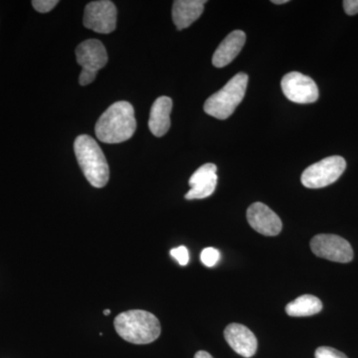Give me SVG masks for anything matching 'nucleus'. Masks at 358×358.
<instances>
[{"mask_svg": "<svg viewBox=\"0 0 358 358\" xmlns=\"http://www.w3.org/2000/svg\"><path fill=\"white\" fill-rule=\"evenodd\" d=\"M136 129L134 110L131 103L121 101L110 106L96 122L95 133L105 143H120L129 140Z\"/></svg>", "mask_w": 358, "mask_h": 358, "instance_id": "nucleus-1", "label": "nucleus"}, {"mask_svg": "<svg viewBox=\"0 0 358 358\" xmlns=\"http://www.w3.org/2000/svg\"><path fill=\"white\" fill-rule=\"evenodd\" d=\"M114 324L117 334L134 345L154 343L162 333L159 320L147 310H131L120 313L115 317Z\"/></svg>", "mask_w": 358, "mask_h": 358, "instance_id": "nucleus-2", "label": "nucleus"}, {"mask_svg": "<svg viewBox=\"0 0 358 358\" xmlns=\"http://www.w3.org/2000/svg\"><path fill=\"white\" fill-rule=\"evenodd\" d=\"M74 152L90 185L96 188L107 185L110 178L109 164L96 141L92 136L81 134L75 140Z\"/></svg>", "mask_w": 358, "mask_h": 358, "instance_id": "nucleus-3", "label": "nucleus"}, {"mask_svg": "<svg viewBox=\"0 0 358 358\" xmlns=\"http://www.w3.org/2000/svg\"><path fill=\"white\" fill-rule=\"evenodd\" d=\"M248 79V75L238 73L217 93L207 99L204 112L215 119H228L243 100Z\"/></svg>", "mask_w": 358, "mask_h": 358, "instance_id": "nucleus-4", "label": "nucleus"}, {"mask_svg": "<svg viewBox=\"0 0 358 358\" xmlns=\"http://www.w3.org/2000/svg\"><path fill=\"white\" fill-rule=\"evenodd\" d=\"M345 169V159L339 155H333L308 166L301 174V181L305 187L312 189L327 187L336 182Z\"/></svg>", "mask_w": 358, "mask_h": 358, "instance_id": "nucleus-5", "label": "nucleus"}, {"mask_svg": "<svg viewBox=\"0 0 358 358\" xmlns=\"http://www.w3.org/2000/svg\"><path fill=\"white\" fill-rule=\"evenodd\" d=\"M77 63L83 69L80 74L79 83L87 86L95 81L96 73L108 63V53L100 40L89 39L82 42L76 48Z\"/></svg>", "mask_w": 358, "mask_h": 358, "instance_id": "nucleus-6", "label": "nucleus"}, {"mask_svg": "<svg viewBox=\"0 0 358 358\" xmlns=\"http://www.w3.org/2000/svg\"><path fill=\"white\" fill-rule=\"evenodd\" d=\"M310 249L315 256L336 263H350L353 250L345 238L334 234H319L310 241Z\"/></svg>", "mask_w": 358, "mask_h": 358, "instance_id": "nucleus-7", "label": "nucleus"}, {"mask_svg": "<svg viewBox=\"0 0 358 358\" xmlns=\"http://www.w3.org/2000/svg\"><path fill=\"white\" fill-rule=\"evenodd\" d=\"M117 11L109 0L90 2L85 8L84 26L101 34H109L117 27Z\"/></svg>", "mask_w": 358, "mask_h": 358, "instance_id": "nucleus-8", "label": "nucleus"}, {"mask_svg": "<svg viewBox=\"0 0 358 358\" xmlns=\"http://www.w3.org/2000/svg\"><path fill=\"white\" fill-rule=\"evenodd\" d=\"M284 95L291 102L312 103L319 99V89L312 78L299 72H291L282 79Z\"/></svg>", "mask_w": 358, "mask_h": 358, "instance_id": "nucleus-9", "label": "nucleus"}, {"mask_svg": "<svg viewBox=\"0 0 358 358\" xmlns=\"http://www.w3.org/2000/svg\"><path fill=\"white\" fill-rule=\"evenodd\" d=\"M247 220L254 230L264 236H277L281 233V219L262 202L250 205L247 210Z\"/></svg>", "mask_w": 358, "mask_h": 358, "instance_id": "nucleus-10", "label": "nucleus"}, {"mask_svg": "<svg viewBox=\"0 0 358 358\" xmlns=\"http://www.w3.org/2000/svg\"><path fill=\"white\" fill-rule=\"evenodd\" d=\"M217 166L214 164H205L200 166L189 178L190 190L185 199H203L215 192L217 185Z\"/></svg>", "mask_w": 358, "mask_h": 358, "instance_id": "nucleus-11", "label": "nucleus"}, {"mask_svg": "<svg viewBox=\"0 0 358 358\" xmlns=\"http://www.w3.org/2000/svg\"><path fill=\"white\" fill-rule=\"evenodd\" d=\"M224 336L230 348L238 355L247 358L255 355L258 341L248 327L240 324H230L226 327Z\"/></svg>", "mask_w": 358, "mask_h": 358, "instance_id": "nucleus-12", "label": "nucleus"}, {"mask_svg": "<svg viewBox=\"0 0 358 358\" xmlns=\"http://www.w3.org/2000/svg\"><path fill=\"white\" fill-rule=\"evenodd\" d=\"M245 42H246V34L244 31L235 30L231 32L214 52L212 64L216 68H223L229 65L239 55Z\"/></svg>", "mask_w": 358, "mask_h": 358, "instance_id": "nucleus-13", "label": "nucleus"}, {"mask_svg": "<svg viewBox=\"0 0 358 358\" xmlns=\"http://www.w3.org/2000/svg\"><path fill=\"white\" fill-rule=\"evenodd\" d=\"M173 110V100L169 96H159L155 101L150 110L148 127L154 136L160 138L171 128V113Z\"/></svg>", "mask_w": 358, "mask_h": 358, "instance_id": "nucleus-14", "label": "nucleus"}, {"mask_svg": "<svg viewBox=\"0 0 358 358\" xmlns=\"http://www.w3.org/2000/svg\"><path fill=\"white\" fill-rule=\"evenodd\" d=\"M205 0H176L173 6V20L178 30L189 27L204 10Z\"/></svg>", "mask_w": 358, "mask_h": 358, "instance_id": "nucleus-15", "label": "nucleus"}, {"mask_svg": "<svg viewBox=\"0 0 358 358\" xmlns=\"http://www.w3.org/2000/svg\"><path fill=\"white\" fill-rule=\"evenodd\" d=\"M322 310V303L313 294H303L287 305L286 313L289 317H310Z\"/></svg>", "mask_w": 358, "mask_h": 358, "instance_id": "nucleus-16", "label": "nucleus"}, {"mask_svg": "<svg viewBox=\"0 0 358 358\" xmlns=\"http://www.w3.org/2000/svg\"><path fill=\"white\" fill-rule=\"evenodd\" d=\"M220 252L218 251L217 249L211 248H205L203 251L201 252V255H200V259H201V262L204 264L206 267H214L220 260Z\"/></svg>", "mask_w": 358, "mask_h": 358, "instance_id": "nucleus-17", "label": "nucleus"}, {"mask_svg": "<svg viewBox=\"0 0 358 358\" xmlns=\"http://www.w3.org/2000/svg\"><path fill=\"white\" fill-rule=\"evenodd\" d=\"M315 358H348L345 353L338 352L329 346H320L315 350Z\"/></svg>", "mask_w": 358, "mask_h": 358, "instance_id": "nucleus-18", "label": "nucleus"}, {"mask_svg": "<svg viewBox=\"0 0 358 358\" xmlns=\"http://www.w3.org/2000/svg\"><path fill=\"white\" fill-rule=\"evenodd\" d=\"M59 3L58 0H33L32 6L40 13L51 11Z\"/></svg>", "mask_w": 358, "mask_h": 358, "instance_id": "nucleus-19", "label": "nucleus"}, {"mask_svg": "<svg viewBox=\"0 0 358 358\" xmlns=\"http://www.w3.org/2000/svg\"><path fill=\"white\" fill-rule=\"evenodd\" d=\"M171 255L178 261L179 265L186 266L189 262V253L185 246H179L171 251Z\"/></svg>", "mask_w": 358, "mask_h": 358, "instance_id": "nucleus-20", "label": "nucleus"}, {"mask_svg": "<svg viewBox=\"0 0 358 358\" xmlns=\"http://www.w3.org/2000/svg\"><path fill=\"white\" fill-rule=\"evenodd\" d=\"M343 4L348 15H355L358 13V0H345Z\"/></svg>", "mask_w": 358, "mask_h": 358, "instance_id": "nucleus-21", "label": "nucleus"}, {"mask_svg": "<svg viewBox=\"0 0 358 358\" xmlns=\"http://www.w3.org/2000/svg\"><path fill=\"white\" fill-rule=\"evenodd\" d=\"M194 358H213L210 353L207 352H204V350H200V352H196V355H194Z\"/></svg>", "mask_w": 358, "mask_h": 358, "instance_id": "nucleus-22", "label": "nucleus"}, {"mask_svg": "<svg viewBox=\"0 0 358 358\" xmlns=\"http://www.w3.org/2000/svg\"><path fill=\"white\" fill-rule=\"evenodd\" d=\"M273 3L275 4H284V3H288L289 0H273Z\"/></svg>", "mask_w": 358, "mask_h": 358, "instance_id": "nucleus-23", "label": "nucleus"}, {"mask_svg": "<svg viewBox=\"0 0 358 358\" xmlns=\"http://www.w3.org/2000/svg\"><path fill=\"white\" fill-rule=\"evenodd\" d=\"M103 313H105L106 315H110V310H103Z\"/></svg>", "mask_w": 358, "mask_h": 358, "instance_id": "nucleus-24", "label": "nucleus"}]
</instances>
